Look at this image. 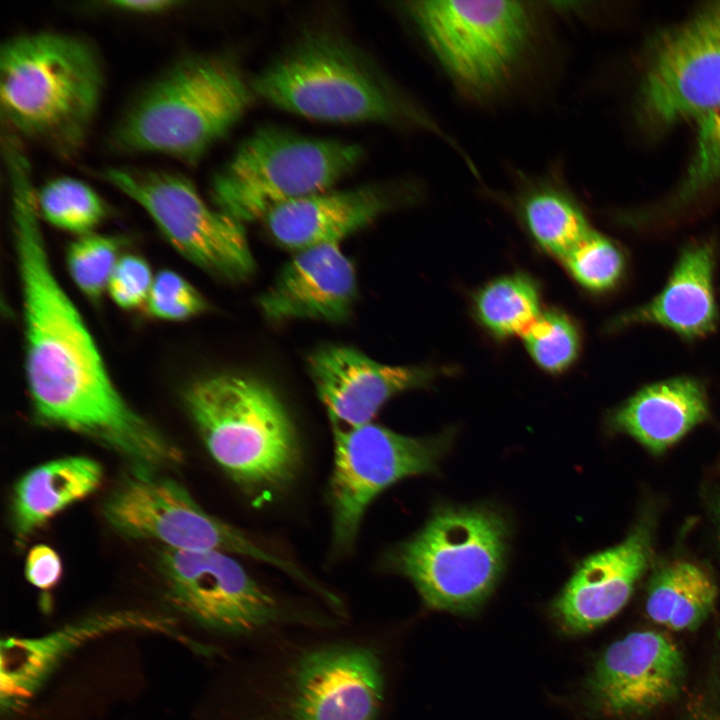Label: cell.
I'll list each match as a JSON object with an SVG mask.
<instances>
[{"label": "cell", "mask_w": 720, "mask_h": 720, "mask_svg": "<svg viewBox=\"0 0 720 720\" xmlns=\"http://www.w3.org/2000/svg\"><path fill=\"white\" fill-rule=\"evenodd\" d=\"M250 102V88L231 60L186 56L133 97L109 144L120 153H157L192 164L230 131Z\"/></svg>", "instance_id": "3"}, {"label": "cell", "mask_w": 720, "mask_h": 720, "mask_svg": "<svg viewBox=\"0 0 720 720\" xmlns=\"http://www.w3.org/2000/svg\"><path fill=\"white\" fill-rule=\"evenodd\" d=\"M406 190L378 185L327 190L286 203L264 220L273 239L289 249L339 244L391 209Z\"/></svg>", "instance_id": "20"}, {"label": "cell", "mask_w": 720, "mask_h": 720, "mask_svg": "<svg viewBox=\"0 0 720 720\" xmlns=\"http://www.w3.org/2000/svg\"><path fill=\"white\" fill-rule=\"evenodd\" d=\"M12 229L25 325V373L42 424L86 436L124 457L134 469L158 471L182 454L121 397L46 252L28 178L10 183Z\"/></svg>", "instance_id": "1"}, {"label": "cell", "mask_w": 720, "mask_h": 720, "mask_svg": "<svg viewBox=\"0 0 720 720\" xmlns=\"http://www.w3.org/2000/svg\"><path fill=\"white\" fill-rule=\"evenodd\" d=\"M700 13L720 41V2L711 4Z\"/></svg>", "instance_id": "37"}, {"label": "cell", "mask_w": 720, "mask_h": 720, "mask_svg": "<svg viewBox=\"0 0 720 720\" xmlns=\"http://www.w3.org/2000/svg\"><path fill=\"white\" fill-rule=\"evenodd\" d=\"M509 526L486 506H446L391 556L431 609L471 614L498 584L507 559Z\"/></svg>", "instance_id": "7"}, {"label": "cell", "mask_w": 720, "mask_h": 720, "mask_svg": "<svg viewBox=\"0 0 720 720\" xmlns=\"http://www.w3.org/2000/svg\"><path fill=\"white\" fill-rule=\"evenodd\" d=\"M103 514L122 536L185 551H219L273 565L312 590L319 585L293 562L203 510L177 481L134 469L106 499Z\"/></svg>", "instance_id": "11"}, {"label": "cell", "mask_w": 720, "mask_h": 720, "mask_svg": "<svg viewBox=\"0 0 720 720\" xmlns=\"http://www.w3.org/2000/svg\"><path fill=\"white\" fill-rule=\"evenodd\" d=\"M99 176L137 202L175 249L200 268L227 280L254 271L243 223L210 208L184 176L120 167Z\"/></svg>", "instance_id": "12"}, {"label": "cell", "mask_w": 720, "mask_h": 720, "mask_svg": "<svg viewBox=\"0 0 720 720\" xmlns=\"http://www.w3.org/2000/svg\"><path fill=\"white\" fill-rule=\"evenodd\" d=\"M252 89L281 109L319 121L409 123L443 135L357 49L329 33L299 40L256 76Z\"/></svg>", "instance_id": "4"}, {"label": "cell", "mask_w": 720, "mask_h": 720, "mask_svg": "<svg viewBox=\"0 0 720 720\" xmlns=\"http://www.w3.org/2000/svg\"><path fill=\"white\" fill-rule=\"evenodd\" d=\"M708 414L702 383L692 377H676L642 388L619 406L610 420L651 452L661 453Z\"/></svg>", "instance_id": "22"}, {"label": "cell", "mask_w": 720, "mask_h": 720, "mask_svg": "<svg viewBox=\"0 0 720 720\" xmlns=\"http://www.w3.org/2000/svg\"><path fill=\"white\" fill-rule=\"evenodd\" d=\"M715 249L710 241L685 246L664 289L650 302L626 312L612 328L653 323L687 339L705 336L717 324L713 292Z\"/></svg>", "instance_id": "21"}, {"label": "cell", "mask_w": 720, "mask_h": 720, "mask_svg": "<svg viewBox=\"0 0 720 720\" xmlns=\"http://www.w3.org/2000/svg\"><path fill=\"white\" fill-rule=\"evenodd\" d=\"M248 692L247 720H379L386 698L383 654L367 640L293 648Z\"/></svg>", "instance_id": "6"}, {"label": "cell", "mask_w": 720, "mask_h": 720, "mask_svg": "<svg viewBox=\"0 0 720 720\" xmlns=\"http://www.w3.org/2000/svg\"><path fill=\"white\" fill-rule=\"evenodd\" d=\"M541 312L540 287L522 272L488 281L473 297L477 321L496 339L522 336Z\"/></svg>", "instance_id": "26"}, {"label": "cell", "mask_w": 720, "mask_h": 720, "mask_svg": "<svg viewBox=\"0 0 720 720\" xmlns=\"http://www.w3.org/2000/svg\"><path fill=\"white\" fill-rule=\"evenodd\" d=\"M25 577L41 590H50L60 581L63 565L58 553L48 545L33 546L25 561Z\"/></svg>", "instance_id": "34"}, {"label": "cell", "mask_w": 720, "mask_h": 720, "mask_svg": "<svg viewBox=\"0 0 720 720\" xmlns=\"http://www.w3.org/2000/svg\"><path fill=\"white\" fill-rule=\"evenodd\" d=\"M146 307L156 318L176 321L205 311L207 303L183 277L165 270L154 277Z\"/></svg>", "instance_id": "32"}, {"label": "cell", "mask_w": 720, "mask_h": 720, "mask_svg": "<svg viewBox=\"0 0 720 720\" xmlns=\"http://www.w3.org/2000/svg\"><path fill=\"white\" fill-rule=\"evenodd\" d=\"M40 216L50 224L81 235L91 233L105 216V206L86 183L70 177L50 180L36 192Z\"/></svg>", "instance_id": "27"}, {"label": "cell", "mask_w": 720, "mask_h": 720, "mask_svg": "<svg viewBox=\"0 0 720 720\" xmlns=\"http://www.w3.org/2000/svg\"><path fill=\"white\" fill-rule=\"evenodd\" d=\"M104 72L85 39L56 31L19 34L0 49V106L7 132L70 158L85 144Z\"/></svg>", "instance_id": "2"}, {"label": "cell", "mask_w": 720, "mask_h": 720, "mask_svg": "<svg viewBox=\"0 0 720 720\" xmlns=\"http://www.w3.org/2000/svg\"><path fill=\"white\" fill-rule=\"evenodd\" d=\"M106 5L113 9L139 14L161 13L182 4L172 0H115L107 1Z\"/></svg>", "instance_id": "35"}, {"label": "cell", "mask_w": 720, "mask_h": 720, "mask_svg": "<svg viewBox=\"0 0 720 720\" xmlns=\"http://www.w3.org/2000/svg\"><path fill=\"white\" fill-rule=\"evenodd\" d=\"M522 338L530 358L552 374L567 370L580 352V334L575 322L558 309L542 311Z\"/></svg>", "instance_id": "29"}, {"label": "cell", "mask_w": 720, "mask_h": 720, "mask_svg": "<svg viewBox=\"0 0 720 720\" xmlns=\"http://www.w3.org/2000/svg\"><path fill=\"white\" fill-rule=\"evenodd\" d=\"M101 465L89 457L70 456L39 465L16 483L12 525L18 543L101 484Z\"/></svg>", "instance_id": "23"}, {"label": "cell", "mask_w": 720, "mask_h": 720, "mask_svg": "<svg viewBox=\"0 0 720 720\" xmlns=\"http://www.w3.org/2000/svg\"><path fill=\"white\" fill-rule=\"evenodd\" d=\"M720 107V41L701 13L665 32L652 50L637 100L641 122L662 130Z\"/></svg>", "instance_id": "14"}, {"label": "cell", "mask_w": 720, "mask_h": 720, "mask_svg": "<svg viewBox=\"0 0 720 720\" xmlns=\"http://www.w3.org/2000/svg\"><path fill=\"white\" fill-rule=\"evenodd\" d=\"M118 238L88 233L71 243L67 266L77 287L88 297L98 298L107 289L119 260Z\"/></svg>", "instance_id": "31"}, {"label": "cell", "mask_w": 720, "mask_h": 720, "mask_svg": "<svg viewBox=\"0 0 720 720\" xmlns=\"http://www.w3.org/2000/svg\"><path fill=\"white\" fill-rule=\"evenodd\" d=\"M311 378L334 428L372 422L399 393L430 385L441 369L379 363L346 346H326L308 359Z\"/></svg>", "instance_id": "17"}, {"label": "cell", "mask_w": 720, "mask_h": 720, "mask_svg": "<svg viewBox=\"0 0 720 720\" xmlns=\"http://www.w3.org/2000/svg\"><path fill=\"white\" fill-rule=\"evenodd\" d=\"M363 154L358 144L264 126L213 176L211 199L241 223L264 219L286 203L329 190Z\"/></svg>", "instance_id": "8"}, {"label": "cell", "mask_w": 720, "mask_h": 720, "mask_svg": "<svg viewBox=\"0 0 720 720\" xmlns=\"http://www.w3.org/2000/svg\"><path fill=\"white\" fill-rule=\"evenodd\" d=\"M561 260L579 285L597 292L614 287L625 267L622 251L594 229Z\"/></svg>", "instance_id": "30"}, {"label": "cell", "mask_w": 720, "mask_h": 720, "mask_svg": "<svg viewBox=\"0 0 720 720\" xmlns=\"http://www.w3.org/2000/svg\"><path fill=\"white\" fill-rule=\"evenodd\" d=\"M684 680L676 644L661 633L635 631L597 661L585 685L587 705L612 720H639L674 700Z\"/></svg>", "instance_id": "16"}, {"label": "cell", "mask_w": 720, "mask_h": 720, "mask_svg": "<svg viewBox=\"0 0 720 720\" xmlns=\"http://www.w3.org/2000/svg\"><path fill=\"white\" fill-rule=\"evenodd\" d=\"M157 570L168 602L218 636L251 642L289 625L330 627L329 621L288 609L227 553L163 547Z\"/></svg>", "instance_id": "10"}, {"label": "cell", "mask_w": 720, "mask_h": 720, "mask_svg": "<svg viewBox=\"0 0 720 720\" xmlns=\"http://www.w3.org/2000/svg\"><path fill=\"white\" fill-rule=\"evenodd\" d=\"M407 10L449 78L479 100L507 85L532 38L531 12L520 1L422 0Z\"/></svg>", "instance_id": "9"}, {"label": "cell", "mask_w": 720, "mask_h": 720, "mask_svg": "<svg viewBox=\"0 0 720 720\" xmlns=\"http://www.w3.org/2000/svg\"><path fill=\"white\" fill-rule=\"evenodd\" d=\"M153 280L151 269L144 259L125 255L119 258L107 290L117 305L135 309L146 304Z\"/></svg>", "instance_id": "33"}, {"label": "cell", "mask_w": 720, "mask_h": 720, "mask_svg": "<svg viewBox=\"0 0 720 720\" xmlns=\"http://www.w3.org/2000/svg\"><path fill=\"white\" fill-rule=\"evenodd\" d=\"M356 296L354 265L338 243H331L297 251L258 303L272 321L340 322L351 313Z\"/></svg>", "instance_id": "19"}, {"label": "cell", "mask_w": 720, "mask_h": 720, "mask_svg": "<svg viewBox=\"0 0 720 720\" xmlns=\"http://www.w3.org/2000/svg\"><path fill=\"white\" fill-rule=\"evenodd\" d=\"M451 441L450 432L418 438L373 422L334 428L329 499L336 552L351 548L367 508L381 492L407 477L435 472Z\"/></svg>", "instance_id": "13"}, {"label": "cell", "mask_w": 720, "mask_h": 720, "mask_svg": "<svg viewBox=\"0 0 720 720\" xmlns=\"http://www.w3.org/2000/svg\"><path fill=\"white\" fill-rule=\"evenodd\" d=\"M514 209L535 244L559 259L593 230L568 187L552 177L524 183Z\"/></svg>", "instance_id": "24"}, {"label": "cell", "mask_w": 720, "mask_h": 720, "mask_svg": "<svg viewBox=\"0 0 720 720\" xmlns=\"http://www.w3.org/2000/svg\"><path fill=\"white\" fill-rule=\"evenodd\" d=\"M717 587L709 573L688 561H675L652 577L646 612L657 624L672 630H694L713 611Z\"/></svg>", "instance_id": "25"}, {"label": "cell", "mask_w": 720, "mask_h": 720, "mask_svg": "<svg viewBox=\"0 0 720 720\" xmlns=\"http://www.w3.org/2000/svg\"><path fill=\"white\" fill-rule=\"evenodd\" d=\"M126 631L171 637L194 652L209 655L211 647L183 633L168 617L139 609L103 611L79 618L38 637L8 636L0 645L1 711L23 709L55 670L80 647L103 636Z\"/></svg>", "instance_id": "15"}, {"label": "cell", "mask_w": 720, "mask_h": 720, "mask_svg": "<svg viewBox=\"0 0 720 720\" xmlns=\"http://www.w3.org/2000/svg\"><path fill=\"white\" fill-rule=\"evenodd\" d=\"M697 122L696 149L680 184L658 208L672 213L720 182V107Z\"/></svg>", "instance_id": "28"}, {"label": "cell", "mask_w": 720, "mask_h": 720, "mask_svg": "<svg viewBox=\"0 0 720 720\" xmlns=\"http://www.w3.org/2000/svg\"><path fill=\"white\" fill-rule=\"evenodd\" d=\"M715 517L716 522L718 526V537H719V544H720V499L717 501L715 505Z\"/></svg>", "instance_id": "38"}, {"label": "cell", "mask_w": 720, "mask_h": 720, "mask_svg": "<svg viewBox=\"0 0 720 720\" xmlns=\"http://www.w3.org/2000/svg\"><path fill=\"white\" fill-rule=\"evenodd\" d=\"M687 720H720V699L709 697L697 701Z\"/></svg>", "instance_id": "36"}, {"label": "cell", "mask_w": 720, "mask_h": 720, "mask_svg": "<svg viewBox=\"0 0 720 720\" xmlns=\"http://www.w3.org/2000/svg\"><path fill=\"white\" fill-rule=\"evenodd\" d=\"M185 403L209 454L240 486L270 491L294 478L299 440L268 385L235 374L210 376L186 391Z\"/></svg>", "instance_id": "5"}, {"label": "cell", "mask_w": 720, "mask_h": 720, "mask_svg": "<svg viewBox=\"0 0 720 720\" xmlns=\"http://www.w3.org/2000/svg\"><path fill=\"white\" fill-rule=\"evenodd\" d=\"M650 554V529L639 525L618 545L586 558L552 603L560 628L583 634L614 617L628 602Z\"/></svg>", "instance_id": "18"}]
</instances>
